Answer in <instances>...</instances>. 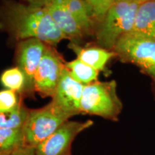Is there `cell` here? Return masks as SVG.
Returning a JSON list of instances; mask_svg holds the SVG:
<instances>
[{
	"label": "cell",
	"mask_w": 155,
	"mask_h": 155,
	"mask_svg": "<svg viewBox=\"0 0 155 155\" xmlns=\"http://www.w3.org/2000/svg\"><path fill=\"white\" fill-rule=\"evenodd\" d=\"M45 8L65 38L77 43L83 38L84 33L63 0H52Z\"/></svg>",
	"instance_id": "cell-10"
},
{
	"label": "cell",
	"mask_w": 155,
	"mask_h": 155,
	"mask_svg": "<svg viewBox=\"0 0 155 155\" xmlns=\"http://www.w3.org/2000/svg\"><path fill=\"white\" fill-rule=\"evenodd\" d=\"M94 122L68 121L49 138L35 147L37 155H70L71 147L79 134L91 127Z\"/></svg>",
	"instance_id": "cell-8"
},
{
	"label": "cell",
	"mask_w": 155,
	"mask_h": 155,
	"mask_svg": "<svg viewBox=\"0 0 155 155\" xmlns=\"http://www.w3.org/2000/svg\"><path fill=\"white\" fill-rule=\"evenodd\" d=\"M64 68L61 56L47 45L35 73V91L53 98Z\"/></svg>",
	"instance_id": "cell-6"
},
{
	"label": "cell",
	"mask_w": 155,
	"mask_h": 155,
	"mask_svg": "<svg viewBox=\"0 0 155 155\" xmlns=\"http://www.w3.org/2000/svg\"><path fill=\"white\" fill-rule=\"evenodd\" d=\"M127 1H132V2H142L144 0H127Z\"/></svg>",
	"instance_id": "cell-22"
},
{
	"label": "cell",
	"mask_w": 155,
	"mask_h": 155,
	"mask_svg": "<svg viewBox=\"0 0 155 155\" xmlns=\"http://www.w3.org/2000/svg\"><path fill=\"white\" fill-rule=\"evenodd\" d=\"M22 129H9L0 128V155H9L25 145Z\"/></svg>",
	"instance_id": "cell-15"
},
{
	"label": "cell",
	"mask_w": 155,
	"mask_h": 155,
	"mask_svg": "<svg viewBox=\"0 0 155 155\" xmlns=\"http://www.w3.org/2000/svg\"><path fill=\"white\" fill-rule=\"evenodd\" d=\"M28 5H32L34 7H45L52 0H25Z\"/></svg>",
	"instance_id": "cell-21"
},
{
	"label": "cell",
	"mask_w": 155,
	"mask_h": 155,
	"mask_svg": "<svg viewBox=\"0 0 155 155\" xmlns=\"http://www.w3.org/2000/svg\"><path fill=\"white\" fill-rule=\"evenodd\" d=\"M93 19L101 21L116 0H85Z\"/></svg>",
	"instance_id": "cell-18"
},
{
	"label": "cell",
	"mask_w": 155,
	"mask_h": 155,
	"mask_svg": "<svg viewBox=\"0 0 155 155\" xmlns=\"http://www.w3.org/2000/svg\"><path fill=\"white\" fill-rule=\"evenodd\" d=\"M46 45L45 42L36 38L27 39L17 44L15 58L17 67L25 78L24 93L32 94L35 91V77Z\"/></svg>",
	"instance_id": "cell-7"
},
{
	"label": "cell",
	"mask_w": 155,
	"mask_h": 155,
	"mask_svg": "<svg viewBox=\"0 0 155 155\" xmlns=\"http://www.w3.org/2000/svg\"><path fill=\"white\" fill-rule=\"evenodd\" d=\"M84 86L85 85L73 78L65 66L52 101L71 116L78 115L81 114V102Z\"/></svg>",
	"instance_id": "cell-9"
},
{
	"label": "cell",
	"mask_w": 155,
	"mask_h": 155,
	"mask_svg": "<svg viewBox=\"0 0 155 155\" xmlns=\"http://www.w3.org/2000/svg\"><path fill=\"white\" fill-rule=\"evenodd\" d=\"M0 83L6 89L21 94L25 91V78L17 67L5 70L0 75Z\"/></svg>",
	"instance_id": "cell-17"
},
{
	"label": "cell",
	"mask_w": 155,
	"mask_h": 155,
	"mask_svg": "<svg viewBox=\"0 0 155 155\" xmlns=\"http://www.w3.org/2000/svg\"><path fill=\"white\" fill-rule=\"evenodd\" d=\"M71 117L53 101L41 108L30 110L22 127L25 145L35 148Z\"/></svg>",
	"instance_id": "cell-4"
},
{
	"label": "cell",
	"mask_w": 155,
	"mask_h": 155,
	"mask_svg": "<svg viewBox=\"0 0 155 155\" xmlns=\"http://www.w3.org/2000/svg\"><path fill=\"white\" fill-rule=\"evenodd\" d=\"M114 50L124 61L134 63L155 78V40L127 34Z\"/></svg>",
	"instance_id": "cell-5"
},
{
	"label": "cell",
	"mask_w": 155,
	"mask_h": 155,
	"mask_svg": "<svg viewBox=\"0 0 155 155\" xmlns=\"http://www.w3.org/2000/svg\"><path fill=\"white\" fill-rule=\"evenodd\" d=\"M121 110L122 104L116 92L115 81H95L84 86L81 113L116 121Z\"/></svg>",
	"instance_id": "cell-3"
},
{
	"label": "cell",
	"mask_w": 155,
	"mask_h": 155,
	"mask_svg": "<svg viewBox=\"0 0 155 155\" xmlns=\"http://www.w3.org/2000/svg\"><path fill=\"white\" fill-rule=\"evenodd\" d=\"M68 48L74 52L78 59L98 71H104L110 59L116 55L115 52L109 51L105 48H83L73 42L69 44Z\"/></svg>",
	"instance_id": "cell-12"
},
{
	"label": "cell",
	"mask_w": 155,
	"mask_h": 155,
	"mask_svg": "<svg viewBox=\"0 0 155 155\" xmlns=\"http://www.w3.org/2000/svg\"><path fill=\"white\" fill-rule=\"evenodd\" d=\"M128 34L155 40V0H144L139 3L133 28Z\"/></svg>",
	"instance_id": "cell-11"
},
{
	"label": "cell",
	"mask_w": 155,
	"mask_h": 155,
	"mask_svg": "<svg viewBox=\"0 0 155 155\" xmlns=\"http://www.w3.org/2000/svg\"><path fill=\"white\" fill-rule=\"evenodd\" d=\"M29 111L22 104L9 111H0V128L9 129H22Z\"/></svg>",
	"instance_id": "cell-16"
},
{
	"label": "cell",
	"mask_w": 155,
	"mask_h": 155,
	"mask_svg": "<svg viewBox=\"0 0 155 155\" xmlns=\"http://www.w3.org/2000/svg\"><path fill=\"white\" fill-rule=\"evenodd\" d=\"M65 66L74 80L85 86L96 81L99 72L78 58L65 63Z\"/></svg>",
	"instance_id": "cell-14"
},
{
	"label": "cell",
	"mask_w": 155,
	"mask_h": 155,
	"mask_svg": "<svg viewBox=\"0 0 155 155\" xmlns=\"http://www.w3.org/2000/svg\"><path fill=\"white\" fill-rule=\"evenodd\" d=\"M70 12L74 17L83 33H88L91 30L93 17L85 0H63Z\"/></svg>",
	"instance_id": "cell-13"
},
{
	"label": "cell",
	"mask_w": 155,
	"mask_h": 155,
	"mask_svg": "<svg viewBox=\"0 0 155 155\" xmlns=\"http://www.w3.org/2000/svg\"><path fill=\"white\" fill-rule=\"evenodd\" d=\"M9 155H37L35 148L28 146V145H23L22 147L17 149L14 152H12Z\"/></svg>",
	"instance_id": "cell-20"
},
{
	"label": "cell",
	"mask_w": 155,
	"mask_h": 155,
	"mask_svg": "<svg viewBox=\"0 0 155 155\" xmlns=\"http://www.w3.org/2000/svg\"><path fill=\"white\" fill-rule=\"evenodd\" d=\"M20 104L18 93L9 89L0 91V111H12Z\"/></svg>",
	"instance_id": "cell-19"
},
{
	"label": "cell",
	"mask_w": 155,
	"mask_h": 155,
	"mask_svg": "<svg viewBox=\"0 0 155 155\" xmlns=\"http://www.w3.org/2000/svg\"><path fill=\"white\" fill-rule=\"evenodd\" d=\"M141 2L116 0L101 21L96 34L103 48L114 49L119 40L131 32Z\"/></svg>",
	"instance_id": "cell-2"
},
{
	"label": "cell",
	"mask_w": 155,
	"mask_h": 155,
	"mask_svg": "<svg viewBox=\"0 0 155 155\" xmlns=\"http://www.w3.org/2000/svg\"><path fill=\"white\" fill-rule=\"evenodd\" d=\"M0 30L17 40L36 38L48 45L66 39L45 7L15 0H0Z\"/></svg>",
	"instance_id": "cell-1"
}]
</instances>
